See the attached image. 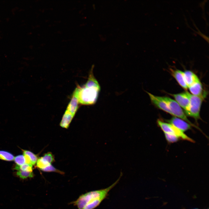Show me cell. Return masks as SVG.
Segmentation results:
<instances>
[{"label":"cell","mask_w":209,"mask_h":209,"mask_svg":"<svg viewBox=\"0 0 209 209\" xmlns=\"http://www.w3.org/2000/svg\"><path fill=\"white\" fill-rule=\"evenodd\" d=\"M93 67H92L89 73L88 80L82 87L77 86L76 89L79 104L91 105L97 102L101 90L100 85L94 76Z\"/></svg>","instance_id":"obj_1"},{"label":"cell","mask_w":209,"mask_h":209,"mask_svg":"<svg viewBox=\"0 0 209 209\" xmlns=\"http://www.w3.org/2000/svg\"><path fill=\"white\" fill-rule=\"evenodd\" d=\"M122 174L119 178L108 187L99 190L91 191L80 196L72 203L78 209H94L98 207L107 198L110 190L118 183Z\"/></svg>","instance_id":"obj_2"},{"label":"cell","mask_w":209,"mask_h":209,"mask_svg":"<svg viewBox=\"0 0 209 209\" xmlns=\"http://www.w3.org/2000/svg\"><path fill=\"white\" fill-rule=\"evenodd\" d=\"M207 93L203 91L200 96L193 95L187 92L190 100V105L188 110L185 114L188 116L194 118L197 122L201 119L200 112L202 102L207 96Z\"/></svg>","instance_id":"obj_3"},{"label":"cell","mask_w":209,"mask_h":209,"mask_svg":"<svg viewBox=\"0 0 209 209\" xmlns=\"http://www.w3.org/2000/svg\"><path fill=\"white\" fill-rule=\"evenodd\" d=\"M156 97L166 103L171 111L172 115L183 119L190 124L192 126L202 132L200 128L192 123L188 119L182 108L175 100L168 97L156 96Z\"/></svg>","instance_id":"obj_4"},{"label":"cell","mask_w":209,"mask_h":209,"mask_svg":"<svg viewBox=\"0 0 209 209\" xmlns=\"http://www.w3.org/2000/svg\"><path fill=\"white\" fill-rule=\"evenodd\" d=\"M157 123L164 133L173 134L183 140L194 142V141L187 136L184 132L172 124L158 119Z\"/></svg>","instance_id":"obj_5"},{"label":"cell","mask_w":209,"mask_h":209,"mask_svg":"<svg viewBox=\"0 0 209 209\" xmlns=\"http://www.w3.org/2000/svg\"><path fill=\"white\" fill-rule=\"evenodd\" d=\"M171 95L181 108L184 110L186 114L188 110L190 105V100L187 91Z\"/></svg>","instance_id":"obj_6"},{"label":"cell","mask_w":209,"mask_h":209,"mask_svg":"<svg viewBox=\"0 0 209 209\" xmlns=\"http://www.w3.org/2000/svg\"><path fill=\"white\" fill-rule=\"evenodd\" d=\"M166 121L183 132L192 129V126L190 124L183 119L175 116L172 117L170 119L166 120Z\"/></svg>","instance_id":"obj_7"},{"label":"cell","mask_w":209,"mask_h":209,"mask_svg":"<svg viewBox=\"0 0 209 209\" xmlns=\"http://www.w3.org/2000/svg\"><path fill=\"white\" fill-rule=\"evenodd\" d=\"M149 96L152 103L158 109L171 115V111L167 104L163 100L158 98L156 96H154L149 92H146Z\"/></svg>","instance_id":"obj_8"},{"label":"cell","mask_w":209,"mask_h":209,"mask_svg":"<svg viewBox=\"0 0 209 209\" xmlns=\"http://www.w3.org/2000/svg\"><path fill=\"white\" fill-rule=\"evenodd\" d=\"M172 75L176 79L179 85L183 88L187 89L188 86L184 78V72L179 70H170Z\"/></svg>","instance_id":"obj_9"},{"label":"cell","mask_w":209,"mask_h":209,"mask_svg":"<svg viewBox=\"0 0 209 209\" xmlns=\"http://www.w3.org/2000/svg\"><path fill=\"white\" fill-rule=\"evenodd\" d=\"M188 88L191 92V94L194 96H200L202 94L203 91L202 84L200 80L193 83Z\"/></svg>","instance_id":"obj_10"},{"label":"cell","mask_w":209,"mask_h":209,"mask_svg":"<svg viewBox=\"0 0 209 209\" xmlns=\"http://www.w3.org/2000/svg\"><path fill=\"white\" fill-rule=\"evenodd\" d=\"M183 72L185 80L188 88L193 83L199 80L197 76L191 71L186 70Z\"/></svg>","instance_id":"obj_11"},{"label":"cell","mask_w":209,"mask_h":209,"mask_svg":"<svg viewBox=\"0 0 209 209\" xmlns=\"http://www.w3.org/2000/svg\"><path fill=\"white\" fill-rule=\"evenodd\" d=\"M24 156L26 160V163L33 165L37 162L38 160L37 156L30 151L23 150Z\"/></svg>","instance_id":"obj_12"},{"label":"cell","mask_w":209,"mask_h":209,"mask_svg":"<svg viewBox=\"0 0 209 209\" xmlns=\"http://www.w3.org/2000/svg\"><path fill=\"white\" fill-rule=\"evenodd\" d=\"M73 117L72 115L64 112L60 122V126L63 128L67 129Z\"/></svg>","instance_id":"obj_13"},{"label":"cell","mask_w":209,"mask_h":209,"mask_svg":"<svg viewBox=\"0 0 209 209\" xmlns=\"http://www.w3.org/2000/svg\"><path fill=\"white\" fill-rule=\"evenodd\" d=\"M15 169L17 170V175L22 179H24L28 178H32L33 176V172L24 171L16 167H15Z\"/></svg>","instance_id":"obj_14"},{"label":"cell","mask_w":209,"mask_h":209,"mask_svg":"<svg viewBox=\"0 0 209 209\" xmlns=\"http://www.w3.org/2000/svg\"><path fill=\"white\" fill-rule=\"evenodd\" d=\"M14 157L11 153L7 151H0V159L10 161L14 160Z\"/></svg>","instance_id":"obj_15"},{"label":"cell","mask_w":209,"mask_h":209,"mask_svg":"<svg viewBox=\"0 0 209 209\" xmlns=\"http://www.w3.org/2000/svg\"><path fill=\"white\" fill-rule=\"evenodd\" d=\"M36 163L37 167L40 170H42L51 164H49L43 159L42 157L37 160Z\"/></svg>","instance_id":"obj_16"},{"label":"cell","mask_w":209,"mask_h":209,"mask_svg":"<svg viewBox=\"0 0 209 209\" xmlns=\"http://www.w3.org/2000/svg\"><path fill=\"white\" fill-rule=\"evenodd\" d=\"M164 135L167 141L170 143L176 142L180 138L177 136L173 134L164 133Z\"/></svg>","instance_id":"obj_17"},{"label":"cell","mask_w":209,"mask_h":209,"mask_svg":"<svg viewBox=\"0 0 209 209\" xmlns=\"http://www.w3.org/2000/svg\"><path fill=\"white\" fill-rule=\"evenodd\" d=\"M14 161L16 165L19 166L26 163L25 158L23 155H20L16 156L14 157Z\"/></svg>","instance_id":"obj_18"},{"label":"cell","mask_w":209,"mask_h":209,"mask_svg":"<svg viewBox=\"0 0 209 209\" xmlns=\"http://www.w3.org/2000/svg\"><path fill=\"white\" fill-rule=\"evenodd\" d=\"M15 167L18 168L24 171L33 172V165L30 164L26 163L21 166L16 165Z\"/></svg>","instance_id":"obj_19"},{"label":"cell","mask_w":209,"mask_h":209,"mask_svg":"<svg viewBox=\"0 0 209 209\" xmlns=\"http://www.w3.org/2000/svg\"><path fill=\"white\" fill-rule=\"evenodd\" d=\"M42 157L50 164H51L55 161L53 155L50 152L45 154Z\"/></svg>","instance_id":"obj_20"},{"label":"cell","mask_w":209,"mask_h":209,"mask_svg":"<svg viewBox=\"0 0 209 209\" xmlns=\"http://www.w3.org/2000/svg\"><path fill=\"white\" fill-rule=\"evenodd\" d=\"M41 170L45 172H55L61 174H63V173L62 172L56 169L51 164H50L47 167Z\"/></svg>","instance_id":"obj_21"},{"label":"cell","mask_w":209,"mask_h":209,"mask_svg":"<svg viewBox=\"0 0 209 209\" xmlns=\"http://www.w3.org/2000/svg\"></svg>","instance_id":"obj_22"}]
</instances>
